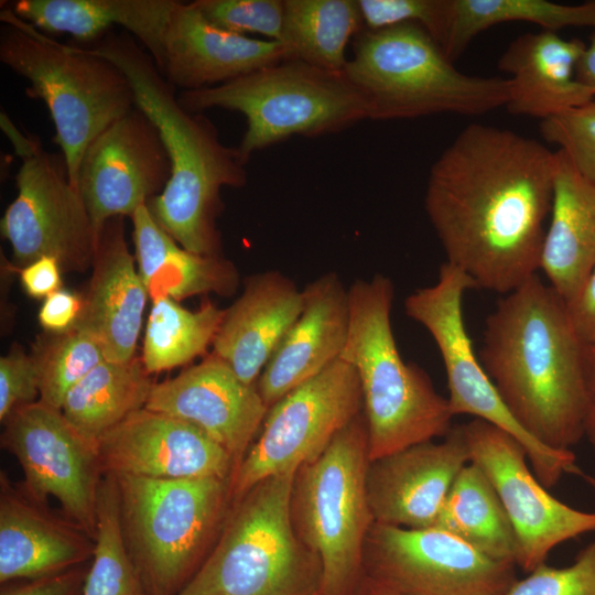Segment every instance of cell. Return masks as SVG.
Returning <instances> with one entry per match:
<instances>
[{
    "label": "cell",
    "mask_w": 595,
    "mask_h": 595,
    "mask_svg": "<svg viewBox=\"0 0 595 595\" xmlns=\"http://www.w3.org/2000/svg\"><path fill=\"white\" fill-rule=\"evenodd\" d=\"M585 348L566 302L534 274L487 316L478 358L523 430L562 451L584 437Z\"/></svg>",
    "instance_id": "7a4b0ae2"
},
{
    "label": "cell",
    "mask_w": 595,
    "mask_h": 595,
    "mask_svg": "<svg viewBox=\"0 0 595 595\" xmlns=\"http://www.w3.org/2000/svg\"><path fill=\"white\" fill-rule=\"evenodd\" d=\"M463 429L470 462L489 479L513 527L516 565L530 573L562 542L595 531V511L575 509L553 497L533 474L516 437L480 419Z\"/></svg>",
    "instance_id": "9a60e30c"
},
{
    "label": "cell",
    "mask_w": 595,
    "mask_h": 595,
    "mask_svg": "<svg viewBox=\"0 0 595 595\" xmlns=\"http://www.w3.org/2000/svg\"><path fill=\"white\" fill-rule=\"evenodd\" d=\"M95 539L0 476V581L42 578L94 555Z\"/></svg>",
    "instance_id": "d4e9b609"
},
{
    "label": "cell",
    "mask_w": 595,
    "mask_h": 595,
    "mask_svg": "<svg viewBox=\"0 0 595 595\" xmlns=\"http://www.w3.org/2000/svg\"><path fill=\"white\" fill-rule=\"evenodd\" d=\"M39 378L31 355L14 347L0 359V421L17 408L35 402Z\"/></svg>",
    "instance_id": "60d3db41"
},
{
    "label": "cell",
    "mask_w": 595,
    "mask_h": 595,
    "mask_svg": "<svg viewBox=\"0 0 595 595\" xmlns=\"http://www.w3.org/2000/svg\"><path fill=\"white\" fill-rule=\"evenodd\" d=\"M584 436L595 453V345L585 348V408L583 418Z\"/></svg>",
    "instance_id": "bcb514c9"
},
{
    "label": "cell",
    "mask_w": 595,
    "mask_h": 595,
    "mask_svg": "<svg viewBox=\"0 0 595 595\" xmlns=\"http://www.w3.org/2000/svg\"><path fill=\"white\" fill-rule=\"evenodd\" d=\"M530 22L558 32L567 26L595 30V0L561 4L548 0H448V13L441 48L454 62L472 40L491 26Z\"/></svg>",
    "instance_id": "d6a6232c"
},
{
    "label": "cell",
    "mask_w": 595,
    "mask_h": 595,
    "mask_svg": "<svg viewBox=\"0 0 595 595\" xmlns=\"http://www.w3.org/2000/svg\"><path fill=\"white\" fill-rule=\"evenodd\" d=\"M82 310V298L69 291L58 290L45 298L39 311V322L52 334L65 333L76 325Z\"/></svg>",
    "instance_id": "b9f144b4"
},
{
    "label": "cell",
    "mask_w": 595,
    "mask_h": 595,
    "mask_svg": "<svg viewBox=\"0 0 595 595\" xmlns=\"http://www.w3.org/2000/svg\"><path fill=\"white\" fill-rule=\"evenodd\" d=\"M344 72L365 97L371 120L478 116L506 107L509 100L508 78L458 71L415 23L364 29L354 37Z\"/></svg>",
    "instance_id": "8992f818"
},
{
    "label": "cell",
    "mask_w": 595,
    "mask_h": 595,
    "mask_svg": "<svg viewBox=\"0 0 595 595\" xmlns=\"http://www.w3.org/2000/svg\"><path fill=\"white\" fill-rule=\"evenodd\" d=\"M86 48L122 69L133 88L136 106L160 130L172 172L164 191L147 204L151 215L186 250L221 255L217 227L224 209L221 190L242 187L247 182L238 149L221 142L216 126L203 112L180 105L176 88L128 32L106 34Z\"/></svg>",
    "instance_id": "3957f363"
},
{
    "label": "cell",
    "mask_w": 595,
    "mask_h": 595,
    "mask_svg": "<svg viewBox=\"0 0 595 595\" xmlns=\"http://www.w3.org/2000/svg\"><path fill=\"white\" fill-rule=\"evenodd\" d=\"M0 21V61L29 82L28 96L46 105L55 127L54 142L77 188L88 145L136 107L131 83L112 61L50 37L6 4Z\"/></svg>",
    "instance_id": "5b68a950"
},
{
    "label": "cell",
    "mask_w": 595,
    "mask_h": 595,
    "mask_svg": "<svg viewBox=\"0 0 595 595\" xmlns=\"http://www.w3.org/2000/svg\"><path fill=\"white\" fill-rule=\"evenodd\" d=\"M363 572L402 595H505L517 581L515 564L493 560L442 529L374 522Z\"/></svg>",
    "instance_id": "5bb4252c"
},
{
    "label": "cell",
    "mask_w": 595,
    "mask_h": 595,
    "mask_svg": "<svg viewBox=\"0 0 595 595\" xmlns=\"http://www.w3.org/2000/svg\"><path fill=\"white\" fill-rule=\"evenodd\" d=\"M122 534L139 574L167 595L197 566L231 505L230 479L115 476Z\"/></svg>",
    "instance_id": "9c48e42d"
},
{
    "label": "cell",
    "mask_w": 595,
    "mask_h": 595,
    "mask_svg": "<svg viewBox=\"0 0 595 595\" xmlns=\"http://www.w3.org/2000/svg\"><path fill=\"white\" fill-rule=\"evenodd\" d=\"M302 307V290L281 271L266 270L246 278L241 294L225 309L213 353L241 381L256 385Z\"/></svg>",
    "instance_id": "603a6c76"
},
{
    "label": "cell",
    "mask_w": 595,
    "mask_h": 595,
    "mask_svg": "<svg viewBox=\"0 0 595 595\" xmlns=\"http://www.w3.org/2000/svg\"><path fill=\"white\" fill-rule=\"evenodd\" d=\"M0 125L21 160L18 195L0 223L14 266L21 269L52 257L64 271L87 270L98 239L83 198L71 183L65 158L47 152L37 137L21 132L4 112Z\"/></svg>",
    "instance_id": "7c38bea8"
},
{
    "label": "cell",
    "mask_w": 595,
    "mask_h": 595,
    "mask_svg": "<svg viewBox=\"0 0 595 595\" xmlns=\"http://www.w3.org/2000/svg\"><path fill=\"white\" fill-rule=\"evenodd\" d=\"M296 472L231 504L218 539L176 595H320L322 567L292 520Z\"/></svg>",
    "instance_id": "52a82bcc"
},
{
    "label": "cell",
    "mask_w": 595,
    "mask_h": 595,
    "mask_svg": "<svg viewBox=\"0 0 595 595\" xmlns=\"http://www.w3.org/2000/svg\"><path fill=\"white\" fill-rule=\"evenodd\" d=\"M97 452L102 475L231 478L236 467L230 454L203 431L147 408L107 431Z\"/></svg>",
    "instance_id": "ac0fdd59"
},
{
    "label": "cell",
    "mask_w": 595,
    "mask_h": 595,
    "mask_svg": "<svg viewBox=\"0 0 595 595\" xmlns=\"http://www.w3.org/2000/svg\"><path fill=\"white\" fill-rule=\"evenodd\" d=\"M505 595H595V540L566 567L545 563L517 580Z\"/></svg>",
    "instance_id": "ab89813d"
},
{
    "label": "cell",
    "mask_w": 595,
    "mask_h": 595,
    "mask_svg": "<svg viewBox=\"0 0 595 595\" xmlns=\"http://www.w3.org/2000/svg\"><path fill=\"white\" fill-rule=\"evenodd\" d=\"M180 105L191 112L221 108L247 121L237 147L245 164L251 155L294 136L320 137L368 119L367 102L345 72L285 60L230 82L181 90Z\"/></svg>",
    "instance_id": "ba28073f"
},
{
    "label": "cell",
    "mask_w": 595,
    "mask_h": 595,
    "mask_svg": "<svg viewBox=\"0 0 595 595\" xmlns=\"http://www.w3.org/2000/svg\"><path fill=\"white\" fill-rule=\"evenodd\" d=\"M225 310L207 300L196 311L160 296L152 300L141 360L149 374L183 366L206 353L224 318Z\"/></svg>",
    "instance_id": "836d02e7"
},
{
    "label": "cell",
    "mask_w": 595,
    "mask_h": 595,
    "mask_svg": "<svg viewBox=\"0 0 595 595\" xmlns=\"http://www.w3.org/2000/svg\"><path fill=\"white\" fill-rule=\"evenodd\" d=\"M364 29L377 31L404 23L421 25L440 45L448 0H357Z\"/></svg>",
    "instance_id": "f35d334b"
},
{
    "label": "cell",
    "mask_w": 595,
    "mask_h": 595,
    "mask_svg": "<svg viewBox=\"0 0 595 595\" xmlns=\"http://www.w3.org/2000/svg\"><path fill=\"white\" fill-rule=\"evenodd\" d=\"M566 306L581 340L586 346L595 345V270Z\"/></svg>",
    "instance_id": "7bdbcfd3"
},
{
    "label": "cell",
    "mask_w": 595,
    "mask_h": 595,
    "mask_svg": "<svg viewBox=\"0 0 595 595\" xmlns=\"http://www.w3.org/2000/svg\"><path fill=\"white\" fill-rule=\"evenodd\" d=\"M131 220L138 271L152 300L181 301L209 293L231 296L237 291L239 273L230 260L186 250L156 223L147 205Z\"/></svg>",
    "instance_id": "83f0119b"
},
{
    "label": "cell",
    "mask_w": 595,
    "mask_h": 595,
    "mask_svg": "<svg viewBox=\"0 0 595 595\" xmlns=\"http://www.w3.org/2000/svg\"><path fill=\"white\" fill-rule=\"evenodd\" d=\"M361 412L358 376L343 359L288 392L269 408L258 440L234 470L231 504L260 482L315 461Z\"/></svg>",
    "instance_id": "4fadbf2b"
},
{
    "label": "cell",
    "mask_w": 595,
    "mask_h": 595,
    "mask_svg": "<svg viewBox=\"0 0 595 595\" xmlns=\"http://www.w3.org/2000/svg\"><path fill=\"white\" fill-rule=\"evenodd\" d=\"M580 476H582L584 480L595 490V476L585 474L583 472L580 474Z\"/></svg>",
    "instance_id": "681fc988"
},
{
    "label": "cell",
    "mask_w": 595,
    "mask_h": 595,
    "mask_svg": "<svg viewBox=\"0 0 595 595\" xmlns=\"http://www.w3.org/2000/svg\"><path fill=\"white\" fill-rule=\"evenodd\" d=\"M555 152L512 130L466 126L432 164L424 196L446 262L507 294L540 269Z\"/></svg>",
    "instance_id": "6da1fadb"
},
{
    "label": "cell",
    "mask_w": 595,
    "mask_h": 595,
    "mask_svg": "<svg viewBox=\"0 0 595 595\" xmlns=\"http://www.w3.org/2000/svg\"><path fill=\"white\" fill-rule=\"evenodd\" d=\"M153 385L141 358L106 359L69 390L61 411L97 447L107 431L145 407Z\"/></svg>",
    "instance_id": "f546056e"
},
{
    "label": "cell",
    "mask_w": 595,
    "mask_h": 595,
    "mask_svg": "<svg viewBox=\"0 0 595 595\" xmlns=\"http://www.w3.org/2000/svg\"><path fill=\"white\" fill-rule=\"evenodd\" d=\"M82 575L76 570L36 578L34 582L4 593L3 595H74Z\"/></svg>",
    "instance_id": "f6af8a7d"
},
{
    "label": "cell",
    "mask_w": 595,
    "mask_h": 595,
    "mask_svg": "<svg viewBox=\"0 0 595 595\" xmlns=\"http://www.w3.org/2000/svg\"><path fill=\"white\" fill-rule=\"evenodd\" d=\"M138 574L128 554L119 511L117 480L104 475L98 488L97 534L83 595H138Z\"/></svg>",
    "instance_id": "e575fe53"
},
{
    "label": "cell",
    "mask_w": 595,
    "mask_h": 595,
    "mask_svg": "<svg viewBox=\"0 0 595 595\" xmlns=\"http://www.w3.org/2000/svg\"><path fill=\"white\" fill-rule=\"evenodd\" d=\"M368 464L361 412L295 474L292 520L301 541L320 560V595H353L364 575V547L374 523L366 489Z\"/></svg>",
    "instance_id": "30bf717a"
},
{
    "label": "cell",
    "mask_w": 595,
    "mask_h": 595,
    "mask_svg": "<svg viewBox=\"0 0 595 595\" xmlns=\"http://www.w3.org/2000/svg\"><path fill=\"white\" fill-rule=\"evenodd\" d=\"M2 423L1 445L21 465L24 493L43 504L47 497L56 498L67 519L96 540L102 476L97 447L61 410L40 400L17 408Z\"/></svg>",
    "instance_id": "2e32d148"
},
{
    "label": "cell",
    "mask_w": 595,
    "mask_h": 595,
    "mask_svg": "<svg viewBox=\"0 0 595 595\" xmlns=\"http://www.w3.org/2000/svg\"><path fill=\"white\" fill-rule=\"evenodd\" d=\"M540 269L565 302L595 270V184L581 175L561 150L555 151L552 205Z\"/></svg>",
    "instance_id": "4316f807"
},
{
    "label": "cell",
    "mask_w": 595,
    "mask_h": 595,
    "mask_svg": "<svg viewBox=\"0 0 595 595\" xmlns=\"http://www.w3.org/2000/svg\"><path fill=\"white\" fill-rule=\"evenodd\" d=\"M349 327L339 359L355 369L363 394L369 461L444 437L454 418L447 398L407 364L391 326L392 281L380 273L348 288Z\"/></svg>",
    "instance_id": "277c9868"
},
{
    "label": "cell",
    "mask_w": 595,
    "mask_h": 595,
    "mask_svg": "<svg viewBox=\"0 0 595 595\" xmlns=\"http://www.w3.org/2000/svg\"><path fill=\"white\" fill-rule=\"evenodd\" d=\"M144 408L193 424L224 447L236 467L269 410L257 386L241 381L214 353L176 377L154 383Z\"/></svg>",
    "instance_id": "ffe728a7"
},
{
    "label": "cell",
    "mask_w": 595,
    "mask_h": 595,
    "mask_svg": "<svg viewBox=\"0 0 595 595\" xmlns=\"http://www.w3.org/2000/svg\"><path fill=\"white\" fill-rule=\"evenodd\" d=\"M93 274L75 326L89 332L102 346L107 360L128 361L136 353L149 296L125 237V217L102 228Z\"/></svg>",
    "instance_id": "cb8c5ba5"
},
{
    "label": "cell",
    "mask_w": 595,
    "mask_h": 595,
    "mask_svg": "<svg viewBox=\"0 0 595 595\" xmlns=\"http://www.w3.org/2000/svg\"><path fill=\"white\" fill-rule=\"evenodd\" d=\"M150 55L165 79L181 90L214 87L292 60L281 42L225 31L193 2L175 0Z\"/></svg>",
    "instance_id": "44dd1931"
},
{
    "label": "cell",
    "mask_w": 595,
    "mask_h": 595,
    "mask_svg": "<svg viewBox=\"0 0 595 595\" xmlns=\"http://www.w3.org/2000/svg\"><path fill=\"white\" fill-rule=\"evenodd\" d=\"M585 47L580 39L547 30L510 42L498 60V68L509 74L507 110L542 121L594 99L575 74Z\"/></svg>",
    "instance_id": "484cf974"
},
{
    "label": "cell",
    "mask_w": 595,
    "mask_h": 595,
    "mask_svg": "<svg viewBox=\"0 0 595 595\" xmlns=\"http://www.w3.org/2000/svg\"><path fill=\"white\" fill-rule=\"evenodd\" d=\"M575 74L577 82L589 88L595 96V32L592 33L589 42L586 44Z\"/></svg>",
    "instance_id": "7dc6e473"
},
{
    "label": "cell",
    "mask_w": 595,
    "mask_h": 595,
    "mask_svg": "<svg viewBox=\"0 0 595 595\" xmlns=\"http://www.w3.org/2000/svg\"><path fill=\"white\" fill-rule=\"evenodd\" d=\"M174 0H17L8 6L44 33H68L82 42L121 26L151 53Z\"/></svg>",
    "instance_id": "f1b7e54d"
},
{
    "label": "cell",
    "mask_w": 595,
    "mask_h": 595,
    "mask_svg": "<svg viewBox=\"0 0 595 595\" xmlns=\"http://www.w3.org/2000/svg\"><path fill=\"white\" fill-rule=\"evenodd\" d=\"M353 595H402L363 575Z\"/></svg>",
    "instance_id": "c3c4849f"
},
{
    "label": "cell",
    "mask_w": 595,
    "mask_h": 595,
    "mask_svg": "<svg viewBox=\"0 0 595 595\" xmlns=\"http://www.w3.org/2000/svg\"><path fill=\"white\" fill-rule=\"evenodd\" d=\"M167 150L155 123L139 107L106 128L86 149L77 190L97 239L113 217H132L171 178Z\"/></svg>",
    "instance_id": "e0dca14e"
},
{
    "label": "cell",
    "mask_w": 595,
    "mask_h": 595,
    "mask_svg": "<svg viewBox=\"0 0 595 595\" xmlns=\"http://www.w3.org/2000/svg\"><path fill=\"white\" fill-rule=\"evenodd\" d=\"M193 4L214 25L240 35L258 33L281 42L284 0H195Z\"/></svg>",
    "instance_id": "8d00e7d4"
},
{
    "label": "cell",
    "mask_w": 595,
    "mask_h": 595,
    "mask_svg": "<svg viewBox=\"0 0 595 595\" xmlns=\"http://www.w3.org/2000/svg\"><path fill=\"white\" fill-rule=\"evenodd\" d=\"M543 139L556 144L577 172L595 184V98L540 122Z\"/></svg>",
    "instance_id": "74e56055"
},
{
    "label": "cell",
    "mask_w": 595,
    "mask_h": 595,
    "mask_svg": "<svg viewBox=\"0 0 595 595\" xmlns=\"http://www.w3.org/2000/svg\"><path fill=\"white\" fill-rule=\"evenodd\" d=\"M469 462L463 424L452 426L441 442L419 443L369 461L366 489L374 522L434 527L456 477Z\"/></svg>",
    "instance_id": "d6986e66"
},
{
    "label": "cell",
    "mask_w": 595,
    "mask_h": 595,
    "mask_svg": "<svg viewBox=\"0 0 595 595\" xmlns=\"http://www.w3.org/2000/svg\"><path fill=\"white\" fill-rule=\"evenodd\" d=\"M303 307L256 386L270 408L339 359L349 327L348 288L329 271L303 289Z\"/></svg>",
    "instance_id": "7402d4cb"
},
{
    "label": "cell",
    "mask_w": 595,
    "mask_h": 595,
    "mask_svg": "<svg viewBox=\"0 0 595 595\" xmlns=\"http://www.w3.org/2000/svg\"><path fill=\"white\" fill-rule=\"evenodd\" d=\"M363 30L357 0H284L281 43L292 60L344 72L346 47Z\"/></svg>",
    "instance_id": "1f68e13d"
},
{
    "label": "cell",
    "mask_w": 595,
    "mask_h": 595,
    "mask_svg": "<svg viewBox=\"0 0 595 595\" xmlns=\"http://www.w3.org/2000/svg\"><path fill=\"white\" fill-rule=\"evenodd\" d=\"M61 271L62 268L56 259L42 257L21 268V284L30 296L47 298L61 290Z\"/></svg>",
    "instance_id": "ee69618b"
},
{
    "label": "cell",
    "mask_w": 595,
    "mask_h": 595,
    "mask_svg": "<svg viewBox=\"0 0 595 595\" xmlns=\"http://www.w3.org/2000/svg\"><path fill=\"white\" fill-rule=\"evenodd\" d=\"M31 356L37 371L40 401L58 410L69 390L106 360L97 338L77 326L37 342Z\"/></svg>",
    "instance_id": "d590c367"
},
{
    "label": "cell",
    "mask_w": 595,
    "mask_h": 595,
    "mask_svg": "<svg viewBox=\"0 0 595 595\" xmlns=\"http://www.w3.org/2000/svg\"><path fill=\"white\" fill-rule=\"evenodd\" d=\"M434 527L493 560L516 565L518 545L511 521L489 479L472 462L456 477Z\"/></svg>",
    "instance_id": "4dcf8cb0"
},
{
    "label": "cell",
    "mask_w": 595,
    "mask_h": 595,
    "mask_svg": "<svg viewBox=\"0 0 595 595\" xmlns=\"http://www.w3.org/2000/svg\"><path fill=\"white\" fill-rule=\"evenodd\" d=\"M476 288L461 269L444 262L434 284L416 289L405 299V314L429 332L439 348L453 416L473 415L516 437L524 447L538 480L551 488L564 474H580L576 456L572 450H553L538 442L501 400L473 349L463 318L464 293Z\"/></svg>",
    "instance_id": "8fae6325"
}]
</instances>
